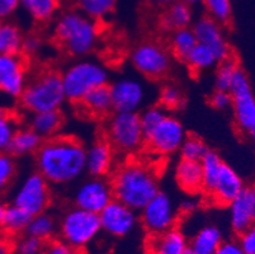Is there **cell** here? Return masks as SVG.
Wrapping results in <instances>:
<instances>
[{"instance_id": "26", "label": "cell", "mask_w": 255, "mask_h": 254, "mask_svg": "<svg viewBox=\"0 0 255 254\" xmlns=\"http://www.w3.org/2000/svg\"><path fill=\"white\" fill-rule=\"evenodd\" d=\"M224 242V234L216 225H206L197 230L188 246L196 254H213Z\"/></svg>"}, {"instance_id": "43", "label": "cell", "mask_w": 255, "mask_h": 254, "mask_svg": "<svg viewBox=\"0 0 255 254\" xmlns=\"http://www.w3.org/2000/svg\"><path fill=\"white\" fill-rule=\"evenodd\" d=\"M45 249V242L32 235H25L17 243V254H42Z\"/></svg>"}, {"instance_id": "57", "label": "cell", "mask_w": 255, "mask_h": 254, "mask_svg": "<svg viewBox=\"0 0 255 254\" xmlns=\"http://www.w3.org/2000/svg\"><path fill=\"white\" fill-rule=\"evenodd\" d=\"M1 111H3V108H1V107H0V112H1Z\"/></svg>"}, {"instance_id": "29", "label": "cell", "mask_w": 255, "mask_h": 254, "mask_svg": "<svg viewBox=\"0 0 255 254\" xmlns=\"http://www.w3.org/2000/svg\"><path fill=\"white\" fill-rule=\"evenodd\" d=\"M184 62L188 65V69L191 70L192 73L202 74L210 71L216 65H219L220 61L208 46L198 42L187 56Z\"/></svg>"}, {"instance_id": "31", "label": "cell", "mask_w": 255, "mask_h": 254, "mask_svg": "<svg viewBox=\"0 0 255 254\" xmlns=\"http://www.w3.org/2000/svg\"><path fill=\"white\" fill-rule=\"evenodd\" d=\"M197 43L198 41H197V37L192 27L179 28V29L171 32L169 47H170V52L174 57L185 61L187 56L189 55V52L193 50Z\"/></svg>"}, {"instance_id": "45", "label": "cell", "mask_w": 255, "mask_h": 254, "mask_svg": "<svg viewBox=\"0 0 255 254\" xmlns=\"http://www.w3.org/2000/svg\"><path fill=\"white\" fill-rule=\"evenodd\" d=\"M239 244L244 254H255V224L239 234Z\"/></svg>"}, {"instance_id": "3", "label": "cell", "mask_w": 255, "mask_h": 254, "mask_svg": "<svg viewBox=\"0 0 255 254\" xmlns=\"http://www.w3.org/2000/svg\"><path fill=\"white\" fill-rule=\"evenodd\" d=\"M53 37L69 55L82 59L98 46L101 38L99 22L78 9H69L62 11L55 20Z\"/></svg>"}, {"instance_id": "17", "label": "cell", "mask_w": 255, "mask_h": 254, "mask_svg": "<svg viewBox=\"0 0 255 254\" xmlns=\"http://www.w3.org/2000/svg\"><path fill=\"white\" fill-rule=\"evenodd\" d=\"M197 41L199 43L208 46L215 52L219 61L227 59L231 56L230 43L227 41L224 31V25L213 20L207 14L197 18L192 24Z\"/></svg>"}, {"instance_id": "7", "label": "cell", "mask_w": 255, "mask_h": 254, "mask_svg": "<svg viewBox=\"0 0 255 254\" xmlns=\"http://www.w3.org/2000/svg\"><path fill=\"white\" fill-rule=\"evenodd\" d=\"M107 140L115 151L131 155L142 148L145 135L137 112H115L107 122Z\"/></svg>"}, {"instance_id": "19", "label": "cell", "mask_w": 255, "mask_h": 254, "mask_svg": "<svg viewBox=\"0 0 255 254\" xmlns=\"http://www.w3.org/2000/svg\"><path fill=\"white\" fill-rule=\"evenodd\" d=\"M230 224L236 234L255 224V186H247L229 205Z\"/></svg>"}, {"instance_id": "53", "label": "cell", "mask_w": 255, "mask_h": 254, "mask_svg": "<svg viewBox=\"0 0 255 254\" xmlns=\"http://www.w3.org/2000/svg\"><path fill=\"white\" fill-rule=\"evenodd\" d=\"M6 205L4 204V201L0 199V228H1V224H3V218H4V213H5Z\"/></svg>"}, {"instance_id": "38", "label": "cell", "mask_w": 255, "mask_h": 254, "mask_svg": "<svg viewBox=\"0 0 255 254\" xmlns=\"http://www.w3.org/2000/svg\"><path fill=\"white\" fill-rule=\"evenodd\" d=\"M238 67L239 64L233 55L220 61L215 75V89L230 90L231 81Z\"/></svg>"}, {"instance_id": "27", "label": "cell", "mask_w": 255, "mask_h": 254, "mask_svg": "<svg viewBox=\"0 0 255 254\" xmlns=\"http://www.w3.org/2000/svg\"><path fill=\"white\" fill-rule=\"evenodd\" d=\"M43 139L31 127H19L11 140L9 153L13 157H27L36 154L41 148Z\"/></svg>"}, {"instance_id": "15", "label": "cell", "mask_w": 255, "mask_h": 254, "mask_svg": "<svg viewBox=\"0 0 255 254\" xmlns=\"http://www.w3.org/2000/svg\"><path fill=\"white\" fill-rule=\"evenodd\" d=\"M102 232L115 238H125L135 232L138 224L137 211L118 200H112L99 213Z\"/></svg>"}, {"instance_id": "49", "label": "cell", "mask_w": 255, "mask_h": 254, "mask_svg": "<svg viewBox=\"0 0 255 254\" xmlns=\"http://www.w3.org/2000/svg\"><path fill=\"white\" fill-rule=\"evenodd\" d=\"M213 254H244L239 241H224Z\"/></svg>"}, {"instance_id": "18", "label": "cell", "mask_w": 255, "mask_h": 254, "mask_svg": "<svg viewBox=\"0 0 255 254\" xmlns=\"http://www.w3.org/2000/svg\"><path fill=\"white\" fill-rule=\"evenodd\" d=\"M244 182L231 165L224 162L213 187L207 193L213 202L220 206H229L244 188Z\"/></svg>"}, {"instance_id": "25", "label": "cell", "mask_w": 255, "mask_h": 254, "mask_svg": "<svg viewBox=\"0 0 255 254\" xmlns=\"http://www.w3.org/2000/svg\"><path fill=\"white\" fill-rule=\"evenodd\" d=\"M64 125V116L60 109L32 113L29 117V127L33 129L43 140L56 136Z\"/></svg>"}, {"instance_id": "2", "label": "cell", "mask_w": 255, "mask_h": 254, "mask_svg": "<svg viewBox=\"0 0 255 254\" xmlns=\"http://www.w3.org/2000/svg\"><path fill=\"white\" fill-rule=\"evenodd\" d=\"M111 185L115 199L135 211H141L160 192L159 177L154 168L135 159L116 168Z\"/></svg>"}, {"instance_id": "40", "label": "cell", "mask_w": 255, "mask_h": 254, "mask_svg": "<svg viewBox=\"0 0 255 254\" xmlns=\"http://www.w3.org/2000/svg\"><path fill=\"white\" fill-rule=\"evenodd\" d=\"M17 174L14 157L9 151L0 153V195L9 190Z\"/></svg>"}, {"instance_id": "52", "label": "cell", "mask_w": 255, "mask_h": 254, "mask_svg": "<svg viewBox=\"0 0 255 254\" xmlns=\"http://www.w3.org/2000/svg\"><path fill=\"white\" fill-rule=\"evenodd\" d=\"M147 1L151 4H156V5H169V4L175 1V0H147Z\"/></svg>"}, {"instance_id": "34", "label": "cell", "mask_w": 255, "mask_h": 254, "mask_svg": "<svg viewBox=\"0 0 255 254\" xmlns=\"http://www.w3.org/2000/svg\"><path fill=\"white\" fill-rule=\"evenodd\" d=\"M31 218L32 216L28 213H25L24 210L15 206L14 204H10L5 209L1 228L10 235L20 234L27 230Z\"/></svg>"}, {"instance_id": "9", "label": "cell", "mask_w": 255, "mask_h": 254, "mask_svg": "<svg viewBox=\"0 0 255 254\" xmlns=\"http://www.w3.org/2000/svg\"><path fill=\"white\" fill-rule=\"evenodd\" d=\"M179 209L170 195L157 192L140 211V221L150 235H159L175 228Z\"/></svg>"}, {"instance_id": "16", "label": "cell", "mask_w": 255, "mask_h": 254, "mask_svg": "<svg viewBox=\"0 0 255 254\" xmlns=\"http://www.w3.org/2000/svg\"><path fill=\"white\" fill-rule=\"evenodd\" d=\"M28 83L27 62L17 55L0 53V93L9 98H19Z\"/></svg>"}, {"instance_id": "46", "label": "cell", "mask_w": 255, "mask_h": 254, "mask_svg": "<svg viewBox=\"0 0 255 254\" xmlns=\"http://www.w3.org/2000/svg\"><path fill=\"white\" fill-rule=\"evenodd\" d=\"M42 254H80V251L69 246L64 241H50L45 246Z\"/></svg>"}, {"instance_id": "6", "label": "cell", "mask_w": 255, "mask_h": 254, "mask_svg": "<svg viewBox=\"0 0 255 254\" xmlns=\"http://www.w3.org/2000/svg\"><path fill=\"white\" fill-rule=\"evenodd\" d=\"M59 233L61 241L82 251L89 247L102 233L99 214L73 207L62 215Z\"/></svg>"}, {"instance_id": "36", "label": "cell", "mask_w": 255, "mask_h": 254, "mask_svg": "<svg viewBox=\"0 0 255 254\" xmlns=\"http://www.w3.org/2000/svg\"><path fill=\"white\" fill-rule=\"evenodd\" d=\"M203 8L208 17L216 20L221 25H227L233 19L231 0H203Z\"/></svg>"}, {"instance_id": "42", "label": "cell", "mask_w": 255, "mask_h": 254, "mask_svg": "<svg viewBox=\"0 0 255 254\" xmlns=\"http://www.w3.org/2000/svg\"><path fill=\"white\" fill-rule=\"evenodd\" d=\"M168 113L169 112L163 106H160V104L149 106L143 109L142 113H140V121L145 137L165 118Z\"/></svg>"}, {"instance_id": "12", "label": "cell", "mask_w": 255, "mask_h": 254, "mask_svg": "<svg viewBox=\"0 0 255 254\" xmlns=\"http://www.w3.org/2000/svg\"><path fill=\"white\" fill-rule=\"evenodd\" d=\"M185 137L187 131L182 121L168 113L165 118L145 137V144L155 155L170 157L173 154L179 153Z\"/></svg>"}, {"instance_id": "22", "label": "cell", "mask_w": 255, "mask_h": 254, "mask_svg": "<svg viewBox=\"0 0 255 254\" xmlns=\"http://www.w3.org/2000/svg\"><path fill=\"white\" fill-rule=\"evenodd\" d=\"M188 247L187 237L178 228L159 235H150L147 254H182Z\"/></svg>"}, {"instance_id": "47", "label": "cell", "mask_w": 255, "mask_h": 254, "mask_svg": "<svg viewBox=\"0 0 255 254\" xmlns=\"http://www.w3.org/2000/svg\"><path fill=\"white\" fill-rule=\"evenodd\" d=\"M42 47H43L42 39L39 38L38 36L31 34V36L24 37V39H23L22 52L28 56H33V55H37Z\"/></svg>"}, {"instance_id": "11", "label": "cell", "mask_w": 255, "mask_h": 254, "mask_svg": "<svg viewBox=\"0 0 255 254\" xmlns=\"http://www.w3.org/2000/svg\"><path fill=\"white\" fill-rule=\"evenodd\" d=\"M229 92L233 95V111L238 129L249 132L255 126V97L249 76L240 66L234 74Z\"/></svg>"}, {"instance_id": "13", "label": "cell", "mask_w": 255, "mask_h": 254, "mask_svg": "<svg viewBox=\"0 0 255 254\" xmlns=\"http://www.w3.org/2000/svg\"><path fill=\"white\" fill-rule=\"evenodd\" d=\"M113 111L137 112L145 107L149 99L147 85L141 79L122 76L110 84Z\"/></svg>"}, {"instance_id": "39", "label": "cell", "mask_w": 255, "mask_h": 254, "mask_svg": "<svg viewBox=\"0 0 255 254\" xmlns=\"http://www.w3.org/2000/svg\"><path fill=\"white\" fill-rule=\"evenodd\" d=\"M208 150L210 149L201 137L196 136V135H187L182 146H180L179 153L180 158H183V159L201 162V159L205 157Z\"/></svg>"}, {"instance_id": "51", "label": "cell", "mask_w": 255, "mask_h": 254, "mask_svg": "<svg viewBox=\"0 0 255 254\" xmlns=\"http://www.w3.org/2000/svg\"><path fill=\"white\" fill-rule=\"evenodd\" d=\"M9 252H10L9 244L4 241H0V254H9Z\"/></svg>"}, {"instance_id": "37", "label": "cell", "mask_w": 255, "mask_h": 254, "mask_svg": "<svg viewBox=\"0 0 255 254\" xmlns=\"http://www.w3.org/2000/svg\"><path fill=\"white\" fill-rule=\"evenodd\" d=\"M19 129L18 117L10 112H0V153L9 151L11 140Z\"/></svg>"}, {"instance_id": "55", "label": "cell", "mask_w": 255, "mask_h": 254, "mask_svg": "<svg viewBox=\"0 0 255 254\" xmlns=\"http://www.w3.org/2000/svg\"><path fill=\"white\" fill-rule=\"evenodd\" d=\"M248 134H249L250 139H252V141H253V143H254V145H255V126H254V127H253L252 130H250L249 132H248Z\"/></svg>"}, {"instance_id": "48", "label": "cell", "mask_w": 255, "mask_h": 254, "mask_svg": "<svg viewBox=\"0 0 255 254\" xmlns=\"http://www.w3.org/2000/svg\"><path fill=\"white\" fill-rule=\"evenodd\" d=\"M20 8V0H0V20H8Z\"/></svg>"}, {"instance_id": "10", "label": "cell", "mask_w": 255, "mask_h": 254, "mask_svg": "<svg viewBox=\"0 0 255 254\" xmlns=\"http://www.w3.org/2000/svg\"><path fill=\"white\" fill-rule=\"evenodd\" d=\"M51 185L47 179L38 172L24 177L13 195L11 204L20 207L31 216L45 213L50 207Z\"/></svg>"}, {"instance_id": "32", "label": "cell", "mask_w": 255, "mask_h": 254, "mask_svg": "<svg viewBox=\"0 0 255 254\" xmlns=\"http://www.w3.org/2000/svg\"><path fill=\"white\" fill-rule=\"evenodd\" d=\"M27 234L36 237L41 241L50 242L57 232L56 220L52 215L45 213L37 214V215L32 216L31 221H29L28 227H27Z\"/></svg>"}, {"instance_id": "35", "label": "cell", "mask_w": 255, "mask_h": 254, "mask_svg": "<svg viewBox=\"0 0 255 254\" xmlns=\"http://www.w3.org/2000/svg\"><path fill=\"white\" fill-rule=\"evenodd\" d=\"M222 164H224V160L220 157V154L215 150H208L205 157L201 159L203 173V191L206 195L213 187V183L219 176Z\"/></svg>"}, {"instance_id": "21", "label": "cell", "mask_w": 255, "mask_h": 254, "mask_svg": "<svg viewBox=\"0 0 255 254\" xmlns=\"http://www.w3.org/2000/svg\"><path fill=\"white\" fill-rule=\"evenodd\" d=\"M174 179L178 187L188 195L203 191V173L201 162L180 158L174 167Z\"/></svg>"}, {"instance_id": "8", "label": "cell", "mask_w": 255, "mask_h": 254, "mask_svg": "<svg viewBox=\"0 0 255 254\" xmlns=\"http://www.w3.org/2000/svg\"><path fill=\"white\" fill-rule=\"evenodd\" d=\"M133 69L151 80L165 78L173 65V55L159 42L146 41L136 46L129 55Z\"/></svg>"}, {"instance_id": "24", "label": "cell", "mask_w": 255, "mask_h": 254, "mask_svg": "<svg viewBox=\"0 0 255 254\" xmlns=\"http://www.w3.org/2000/svg\"><path fill=\"white\" fill-rule=\"evenodd\" d=\"M83 109L93 117H107L113 112L112 94H111L110 84L101 85L90 90L82 99Z\"/></svg>"}, {"instance_id": "54", "label": "cell", "mask_w": 255, "mask_h": 254, "mask_svg": "<svg viewBox=\"0 0 255 254\" xmlns=\"http://www.w3.org/2000/svg\"><path fill=\"white\" fill-rule=\"evenodd\" d=\"M182 1L189 4L191 6H196V5H198V4H202L203 0H182Z\"/></svg>"}, {"instance_id": "4", "label": "cell", "mask_w": 255, "mask_h": 254, "mask_svg": "<svg viewBox=\"0 0 255 254\" xmlns=\"http://www.w3.org/2000/svg\"><path fill=\"white\" fill-rule=\"evenodd\" d=\"M19 102L29 115L61 109L66 102L61 74L55 70H43L32 76L20 94Z\"/></svg>"}, {"instance_id": "30", "label": "cell", "mask_w": 255, "mask_h": 254, "mask_svg": "<svg viewBox=\"0 0 255 254\" xmlns=\"http://www.w3.org/2000/svg\"><path fill=\"white\" fill-rule=\"evenodd\" d=\"M23 39L24 36L17 24L9 20H0V53H20Z\"/></svg>"}, {"instance_id": "33", "label": "cell", "mask_w": 255, "mask_h": 254, "mask_svg": "<svg viewBox=\"0 0 255 254\" xmlns=\"http://www.w3.org/2000/svg\"><path fill=\"white\" fill-rule=\"evenodd\" d=\"M75 5L85 15L101 22L115 11L117 0H75Z\"/></svg>"}, {"instance_id": "20", "label": "cell", "mask_w": 255, "mask_h": 254, "mask_svg": "<svg viewBox=\"0 0 255 254\" xmlns=\"http://www.w3.org/2000/svg\"><path fill=\"white\" fill-rule=\"evenodd\" d=\"M115 165V149L108 140L99 139L87 149V173L93 177H106Z\"/></svg>"}, {"instance_id": "28", "label": "cell", "mask_w": 255, "mask_h": 254, "mask_svg": "<svg viewBox=\"0 0 255 254\" xmlns=\"http://www.w3.org/2000/svg\"><path fill=\"white\" fill-rule=\"evenodd\" d=\"M20 8L34 22L48 23L56 17L60 0H20Z\"/></svg>"}, {"instance_id": "44", "label": "cell", "mask_w": 255, "mask_h": 254, "mask_svg": "<svg viewBox=\"0 0 255 254\" xmlns=\"http://www.w3.org/2000/svg\"><path fill=\"white\" fill-rule=\"evenodd\" d=\"M210 104L217 111H226L233 107V95L229 90L216 89L211 94Z\"/></svg>"}, {"instance_id": "56", "label": "cell", "mask_w": 255, "mask_h": 254, "mask_svg": "<svg viewBox=\"0 0 255 254\" xmlns=\"http://www.w3.org/2000/svg\"><path fill=\"white\" fill-rule=\"evenodd\" d=\"M182 254H196V253H194V252H193V249H192V248H191V247L188 246V247H187V248H185V249H184V252H183V253H182Z\"/></svg>"}, {"instance_id": "41", "label": "cell", "mask_w": 255, "mask_h": 254, "mask_svg": "<svg viewBox=\"0 0 255 254\" xmlns=\"http://www.w3.org/2000/svg\"><path fill=\"white\" fill-rule=\"evenodd\" d=\"M159 104L166 111H175L184 104V94L175 84H165L159 92Z\"/></svg>"}, {"instance_id": "14", "label": "cell", "mask_w": 255, "mask_h": 254, "mask_svg": "<svg viewBox=\"0 0 255 254\" xmlns=\"http://www.w3.org/2000/svg\"><path fill=\"white\" fill-rule=\"evenodd\" d=\"M112 200H115L112 185L104 177L89 176L76 186L73 195L76 207L94 214L101 213Z\"/></svg>"}, {"instance_id": "50", "label": "cell", "mask_w": 255, "mask_h": 254, "mask_svg": "<svg viewBox=\"0 0 255 254\" xmlns=\"http://www.w3.org/2000/svg\"><path fill=\"white\" fill-rule=\"evenodd\" d=\"M196 207H197L196 201L192 199H188V200H184V201L180 204L179 210L180 211H184V213H187V214H191L192 211H194V210H196Z\"/></svg>"}, {"instance_id": "1", "label": "cell", "mask_w": 255, "mask_h": 254, "mask_svg": "<svg viewBox=\"0 0 255 254\" xmlns=\"http://www.w3.org/2000/svg\"><path fill=\"white\" fill-rule=\"evenodd\" d=\"M34 157L37 172L50 185H70L87 173V148L73 136L56 135L43 140Z\"/></svg>"}, {"instance_id": "23", "label": "cell", "mask_w": 255, "mask_h": 254, "mask_svg": "<svg viewBox=\"0 0 255 254\" xmlns=\"http://www.w3.org/2000/svg\"><path fill=\"white\" fill-rule=\"evenodd\" d=\"M193 6L182 0H175L169 5L160 17L159 25L165 32H173L179 28L191 27L194 19Z\"/></svg>"}, {"instance_id": "5", "label": "cell", "mask_w": 255, "mask_h": 254, "mask_svg": "<svg viewBox=\"0 0 255 254\" xmlns=\"http://www.w3.org/2000/svg\"><path fill=\"white\" fill-rule=\"evenodd\" d=\"M61 78L66 101L80 103L90 90L108 84L110 71L98 60L82 57L69 65Z\"/></svg>"}]
</instances>
